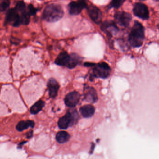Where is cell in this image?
<instances>
[{"label": "cell", "mask_w": 159, "mask_h": 159, "mask_svg": "<svg viewBox=\"0 0 159 159\" xmlns=\"http://www.w3.org/2000/svg\"><path fill=\"white\" fill-rule=\"evenodd\" d=\"M82 61V58L77 54L69 55L67 52L64 51L57 57L55 63L59 66H64L69 69H72L80 64Z\"/></svg>", "instance_id": "6da1fadb"}, {"label": "cell", "mask_w": 159, "mask_h": 159, "mask_svg": "<svg viewBox=\"0 0 159 159\" xmlns=\"http://www.w3.org/2000/svg\"><path fill=\"white\" fill-rule=\"evenodd\" d=\"M144 38V28L141 23L135 21L129 36L130 44L133 47H140L143 45Z\"/></svg>", "instance_id": "7a4b0ae2"}, {"label": "cell", "mask_w": 159, "mask_h": 159, "mask_svg": "<svg viewBox=\"0 0 159 159\" xmlns=\"http://www.w3.org/2000/svg\"><path fill=\"white\" fill-rule=\"evenodd\" d=\"M64 14L61 6L55 4L47 6L43 12V18L48 22H55L62 17Z\"/></svg>", "instance_id": "3957f363"}, {"label": "cell", "mask_w": 159, "mask_h": 159, "mask_svg": "<svg viewBox=\"0 0 159 159\" xmlns=\"http://www.w3.org/2000/svg\"><path fill=\"white\" fill-rule=\"evenodd\" d=\"M68 110L65 116L60 118L58 122L59 128L61 129H66L76 124L79 119V115L75 109Z\"/></svg>", "instance_id": "277c9868"}, {"label": "cell", "mask_w": 159, "mask_h": 159, "mask_svg": "<svg viewBox=\"0 0 159 159\" xmlns=\"http://www.w3.org/2000/svg\"><path fill=\"white\" fill-rule=\"evenodd\" d=\"M93 68L92 73L90 75V80H92L94 78L106 79L109 77L111 73V68L106 62H100L95 64Z\"/></svg>", "instance_id": "5b68a950"}, {"label": "cell", "mask_w": 159, "mask_h": 159, "mask_svg": "<svg viewBox=\"0 0 159 159\" xmlns=\"http://www.w3.org/2000/svg\"><path fill=\"white\" fill-rule=\"evenodd\" d=\"M133 13L136 16L143 20H147L149 17V13L147 6L142 3H136L133 8Z\"/></svg>", "instance_id": "8992f818"}, {"label": "cell", "mask_w": 159, "mask_h": 159, "mask_svg": "<svg viewBox=\"0 0 159 159\" xmlns=\"http://www.w3.org/2000/svg\"><path fill=\"white\" fill-rule=\"evenodd\" d=\"M80 94L77 91L69 93L64 98V102L67 106L74 108L78 103L80 99Z\"/></svg>", "instance_id": "52a82bcc"}, {"label": "cell", "mask_w": 159, "mask_h": 159, "mask_svg": "<svg viewBox=\"0 0 159 159\" xmlns=\"http://www.w3.org/2000/svg\"><path fill=\"white\" fill-rule=\"evenodd\" d=\"M83 99L84 101L91 103H94L98 101L97 93L92 87L86 86L83 90Z\"/></svg>", "instance_id": "ba28073f"}, {"label": "cell", "mask_w": 159, "mask_h": 159, "mask_svg": "<svg viewBox=\"0 0 159 159\" xmlns=\"http://www.w3.org/2000/svg\"><path fill=\"white\" fill-rule=\"evenodd\" d=\"M6 22L13 23L14 27H18L21 24L20 16L19 15L16 8H12L7 12L6 17Z\"/></svg>", "instance_id": "9c48e42d"}, {"label": "cell", "mask_w": 159, "mask_h": 159, "mask_svg": "<svg viewBox=\"0 0 159 159\" xmlns=\"http://www.w3.org/2000/svg\"><path fill=\"white\" fill-rule=\"evenodd\" d=\"M115 18L117 23L120 25L126 27L129 26L132 20V16L129 13L119 12L115 14Z\"/></svg>", "instance_id": "30bf717a"}, {"label": "cell", "mask_w": 159, "mask_h": 159, "mask_svg": "<svg viewBox=\"0 0 159 159\" xmlns=\"http://www.w3.org/2000/svg\"><path fill=\"white\" fill-rule=\"evenodd\" d=\"M88 13L93 22L97 24L101 23L102 20V13L99 8L94 6H89L88 8Z\"/></svg>", "instance_id": "8fae6325"}, {"label": "cell", "mask_w": 159, "mask_h": 159, "mask_svg": "<svg viewBox=\"0 0 159 159\" xmlns=\"http://www.w3.org/2000/svg\"><path fill=\"white\" fill-rule=\"evenodd\" d=\"M86 7L87 5L84 2H72L69 5V12L72 15H78Z\"/></svg>", "instance_id": "7c38bea8"}, {"label": "cell", "mask_w": 159, "mask_h": 159, "mask_svg": "<svg viewBox=\"0 0 159 159\" xmlns=\"http://www.w3.org/2000/svg\"><path fill=\"white\" fill-rule=\"evenodd\" d=\"M47 86L49 97L51 98H56L60 88L58 82L55 78H51L48 80Z\"/></svg>", "instance_id": "4fadbf2b"}, {"label": "cell", "mask_w": 159, "mask_h": 159, "mask_svg": "<svg viewBox=\"0 0 159 159\" xmlns=\"http://www.w3.org/2000/svg\"><path fill=\"white\" fill-rule=\"evenodd\" d=\"M80 112L83 117H91L95 113V108L91 105H86L80 108Z\"/></svg>", "instance_id": "5bb4252c"}, {"label": "cell", "mask_w": 159, "mask_h": 159, "mask_svg": "<svg viewBox=\"0 0 159 159\" xmlns=\"http://www.w3.org/2000/svg\"><path fill=\"white\" fill-rule=\"evenodd\" d=\"M102 30L108 35H111L112 33L116 32L118 30L117 27L115 23L110 21H105L102 26Z\"/></svg>", "instance_id": "9a60e30c"}, {"label": "cell", "mask_w": 159, "mask_h": 159, "mask_svg": "<svg viewBox=\"0 0 159 159\" xmlns=\"http://www.w3.org/2000/svg\"><path fill=\"white\" fill-rule=\"evenodd\" d=\"M34 123L32 120H23L20 121L16 125V129L18 131L22 132L25 130L27 129L28 128H34Z\"/></svg>", "instance_id": "2e32d148"}, {"label": "cell", "mask_w": 159, "mask_h": 159, "mask_svg": "<svg viewBox=\"0 0 159 159\" xmlns=\"http://www.w3.org/2000/svg\"><path fill=\"white\" fill-rule=\"evenodd\" d=\"M70 137V136L68 133L64 131H61L57 133L56 135V140L59 143H64L69 141Z\"/></svg>", "instance_id": "e0dca14e"}, {"label": "cell", "mask_w": 159, "mask_h": 159, "mask_svg": "<svg viewBox=\"0 0 159 159\" xmlns=\"http://www.w3.org/2000/svg\"><path fill=\"white\" fill-rule=\"evenodd\" d=\"M44 106L45 102L42 100H39L31 107L30 113L32 115H36L42 110Z\"/></svg>", "instance_id": "ac0fdd59"}, {"label": "cell", "mask_w": 159, "mask_h": 159, "mask_svg": "<svg viewBox=\"0 0 159 159\" xmlns=\"http://www.w3.org/2000/svg\"><path fill=\"white\" fill-rule=\"evenodd\" d=\"M30 15L26 11L21 13L20 19L21 24H24V25H28L30 23Z\"/></svg>", "instance_id": "d6986e66"}, {"label": "cell", "mask_w": 159, "mask_h": 159, "mask_svg": "<svg viewBox=\"0 0 159 159\" xmlns=\"http://www.w3.org/2000/svg\"><path fill=\"white\" fill-rule=\"evenodd\" d=\"M10 5L9 0H0V12H3L7 9Z\"/></svg>", "instance_id": "ffe728a7"}, {"label": "cell", "mask_w": 159, "mask_h": 159, "mask_svg": "<svg viewBox=\"0 0 159 159\" xmlns=\"http://www.w3.org/2000/svg\"><path fill=\"white\" fill-rule=\"evenodd\" d=\"M16 9L17 11L19 12H22L26 11V5H25V3L23 1H19L18 2L16 5Z\"/></svg>", "instance_id": "44dd1931"}, {"label": "cell", "mask_w": 159, "mask_h": 159, "mask_svg": "<svg viewBox=\"0 0 159 159\" xmlns=\"http://www.w3.org/2000/svg\"><path fill=\"white\" fill-rule=\"evenodd\" d=\"M123 0H112L111 5L113 7L118 8L121 5Z\"/></svg>", "instance_id": "7402d4cb"}, {"label": "cell", "mask_w": 159, "mask_h": 159, "mask_svg": "<svg viewBox=\"0 0 159 159\" xmlns=\"http://www.w3.org/2000/svg\"><path fill=\"white\" fill-rule=\"evenodd\" d=\"M28 9H29V12H28V13H29V14H30V16L35 15L36 12H37V9L34 8L33 6L31 4L29 6V7H28Z\"/></svg>", "instance_id": "603a6c76"}, {"label": "cell", "mask_w": 159, "mask_h": 159, "mask_svg": "<svg viewBox=\"0 0 159 159\" xmlns=\"http://www.w3.org/2000/svg\"><path fill=\"white\" fill-rule=\"evenodd\" d=\"M84 66L87 67H93L95 65V63H91V62H86L84 63Z\"/></svg>", "instance_id": "cb8c5ba5"}, {"label": "cell", "mask_w": 159, "mask_h": 159, "mask_svg": "<svg viewBox=\"0 0 159 159\" xmlns=\"http://www.w3.org/2000/svg\"><path fill=\"white\" fill-rule=\"evenodd\" d=\"M33 135V132L32 131H30L29 133L27 134V138H30Z\"/></svg>", "instance_id": "d4e9b609"}, {"label": "cell", "mask_w": 159, "mask_h": 159, "mask_svg": "<svg viewBox=\"0 0 159 159\" xmlns=\"http://www.w3.org/2000/svg\"><path fill=\"white\" fill-rule=\"evenodd\" d=\"M79 1H82V2H84L85 0H79Z\"/></svg>", "instance_id": "484cf974"}, {"label": "cell", "mask_w": 159, "mask_h": 159, "mask_svg": "<svg viewBox=\"0 0 159 159\" xmlns=\"http://www.w3.org/2000/svg\"><path fill=\"white\" fill-rule=\"evenodd\" d=\"M158 28L159 30V24H158Z\"/></svg>", "instance_id": "4316f807"}, {"label": "cell", "mask_w": 159, "mask_h": 159, "mask_svg": "<svg viewBox=\"0 0 159 159\" xmlns=\"http://www.w3.org/2000/svg\"><path fill=\"white\" fill-rule=\"evenodd\" d=\"M141 1H144V0H141Z\"/></svg>", "instance_id": "83f0119b"}]
</instances>
